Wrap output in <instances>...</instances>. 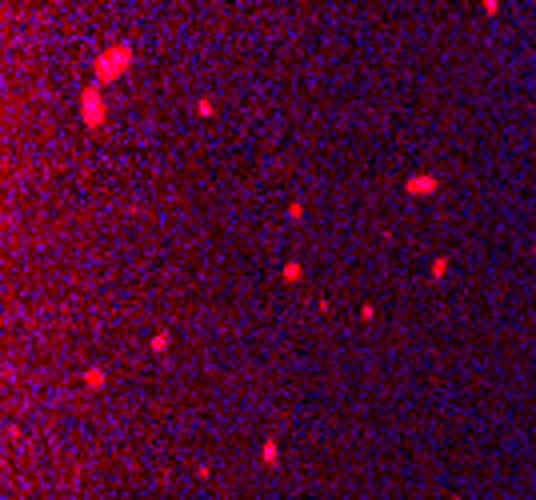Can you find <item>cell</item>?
Wrapping results in <instances>:
<instances>
[]
</instances>
